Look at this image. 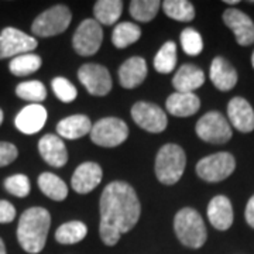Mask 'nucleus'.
Returning <instances> with one entry per match:
<instances>
[{
	"instance_id": "f257e3e1",
	"label": "nucleus",
	"mask_w": 254,
	"mask_h": 254,
	"mask_svg": "<svg viewBox=\"0 0 254 254\" xmlns=\"http://www.w3.org/2000/svg\"><path fill=\"white\" fill-rule=\"evenodd\" d=\"M100 226L102 242L115 246L123 233L130 232L140 218V200L130 184L110 182L100 195Z\"/></svg>"
},
{
	"instance_id": "f03ea898",
	"label": "nucleus",
	"mask_w": 254,
	"mask_h": 254,
	"mask_svg": "<svg viewBox=\"0 0 254 254\" xmlns=\"http://www.w3.org/2000/svg\"><path fill=\"white\" fill-rule=\"evenodd\" d=\"M51 215L44 208L27 209L18 220L17 240L21 249L30 254L40 253L46 246Z\"/></svg>"
},
{
	"instance_id": "7ed1b4c3",
	"label": "nucleus",
	"mask_w": 254,
	"mask_h": 254,
	"mask_svg": "<svg viewBox=\"0 0 254 254\" xmlns=\"http://www.w3.org/2000/svg\"><path fill=\"white\" fill-rule=\"evenodd\" d=\"M174 230L178 240L190 249H200L208 237L203 219L192 208H182L175 215Z\"/></svg>"
},
{
	"instance_id": "20e7f679",
	"label": "nucleus",
	"mask_w": 254,
	"mask_h": 254,
	"mask_svg": "<svg viewBox=\"0 0 254 254\" xmlns=\"http://www.w3.org/2000/svg\"><path fill=\"white\" fill-rule=\"evenodd\" d=\"M187 165V155L178 144L163 145L155 157V175L164 185H174L181 180Z\"/></svg>"
},
{
	"instance_id": "39448f33",
	"label": "nucleus",
	"mask_w": 254,
	"mask_h": 254,
	"mask_svg": "<svg viewBox=\"0 0 254 254\" xmlns=\"http://www.w3.org/2000/svg\"><path fill=\"white\" fill-rule=\"evenodd\" d=\"M71 20V10L64 4H57L37 16L31 24V31L37 37L57 36L69 27Z\"/></svg>"
},
{
	"instance_id": "423d86ee",
	"label": "nucleus",
	"mask_w": 254,
	"mask_h": 254,
	"mask_svg": "<svg viewBox=\"0 0 254 254\" xmlns=\"http://www.w3.org/2000/svg\"><path fill=\"white\" fill-rule=\"evenodd\" d=\"M236 168L235 157L227 153H216V154L203 157L196 164V174L200 180L206 182H220L229 178Z\"/></svg>"
},
{
	"instance_id": "0eeeda50",
	"label": "nucleus",
	"mask_w": 254,
	"mask_h": 254,
	"mask_svg": "<svg viewBox=\"0 0 254 254\" xmlns=\"http://www.w3.org/2000/svg\"><path fill=\"white\" fill-rule=\"evenodd\" d=\"M92 143L100 147H116L126 141L128 137V127L118 118H103L96 122L91 130Z\"/></svg>"
},
{
	"instance_id": "6e6552de",
	"label": "nucleus",
	"mask_w": 254,
	"mask_h": 254,
	"mask_svg": "<svg viewBox=\"0 0 254 254\" xmlns=\"http://www.w3.org/2000/svg\"><path fill=\"white\" fill-rule=\"evenodd\" d=\"M195 131L200 140L212 144H225L232 138V127L219 112H208L198 120Z\"/></svg>"
},
{
	"instance_id": "1a4fd4ad",
	"label": "nucleus",
	"mask_w": 254,
	"mask_h": 254,
	"mask_svg": "<svg viewBox=\"0 0 254 254\" xmlns=\"http://www.w3.org/2000/svg\"><path fill=\"white\" fill-rule=\"evenodd\" d=\"M103 30L95 18H86L78 26L72 37L73 50L82 57H91L99 51Z\"/></svg>"
},
{
	"instance_id": "9d476101",
	"label": "nucleus",
	"mask_w": 254,
	"mask_h": 254,
	"mask_svg": "<svg viewBox=\"0 0 254 254\" xmlns=\"http://www.w3.org/2000/svg\"><path fill=\"white\" fill-rule=\"evenodd\" d=\"M131 118L138 127L148 133H161L167 128L168 119L158 105L150 102H137L131 108Z\"/></svg>"
},
{
	"instance_id": "9b49d317",
	"label": "nucleus",
	"mask_w": 254,
	"mask_h": 254,
	"mask_svg": "<svg viewBox=\"0 0 254 254\" xmlns=\"http://www.w3.org/2000/svg\"><path fill=\"white\" fill-rule=\"evenodd\" d=\"M37 47V40L14 27L3 28L0 33V60L28 54Z\"/></svg>"
},
{
	"instance_id": "f8f14e48",
	"label": "nucleus",
	"mask_w": 254,
	"mask_h": 254,
	"mask_svg": "<svg viewBox=\"0 0 254 254\" xmlns=\"http://www.w3.org/2000/svg\"><path fill=\"white\" fill-rule=\"evenodd\" d=\"M78 79L93 96H105L112 89L109 71L99 64H85L78 71Z\"/></svg>"
},
{
	"instance_id": "ddd939ff",
	"label": "nucleus",
	"mask_w": 254,
	"mask_h": 254,
	"mask_svg": "<svg viewBox=\"0 0 254 254\" xmlns=\"http://www.w3.org/2000/svg\"><path fill=\"white\" fill-rule=\"evenodd\" d=\"M223 21L233 31L239 46H252L254 43V23L246 13L237 9H227L223 13Z\"/></svg>"
},
{
	"instance_id": "4468645a",
	"label": "nucleus",
	"mask_w": 254,
	"mask_h": 254,
	"mask_svg": "<svg viewBox=\"0 0 254 254\" xmlns=\"http://www.w3.org/2000/svg\"><path fill=\"white\" fill-rule=\"evenodd\" d=\"M227 116L232 126L240 133H250L254 130V110L245 98L236 96L229 102Z\"/></svg>"
},
{
	"instance_id": "2eb2a0df",
	"label": "nucleus",
	"mask_w": 254,
	"mask_h": 254,
	"mask_svg": "<svg viewBox=\"0 0 254 254\" xmlns=\"http://www.w3.org/2000/svg\"><path fill=\"white\" fill-rule=\"evenodd\" d=\"M47 110L41 105H28L20 110L14 119V125L23 134H36L47 122Z\"/></svg>"
},
{
	"instance_id": "dca6fc26",
	"label": "nucleus",
	"mask_w": 254,
	"mask_h": 254,
	"mask_svg": "<svg viewBox=\"0 0 254 254\" xmlns=\"http://www.w3.org/2000/svg\"><path fill=\"white\" fill-rule=\"evenodd\" d=\"M102 177H103V171L99 164L83 163L72 174L71 187L78 193H89L99 185Z\"/></svg>"
},
{
	"instance_id": "f3484780",
	"label": "nucleus",
	"mask_w": 254,
	"mask_h": 254,
	"mask_svg": "<svg viewBox=\"0 0 254 254\" xmlns=\"http://www.w3.org/2000/svg\"><path fill=\"white\" fill-rule=\"evenodd\" d=\"M38 151L43 160L55 168H61L68 161V151L63 138L55 134H46L41 137L38 141Z\"/></svg>"
},
{
	"instance_id": "a211bd4d",
	"label": "nucleus",
	"mask_w": 254,
	"mask_h": 254,
	"mask_svg": "<svg viewBox=\"0 0 254 254\" xmlns=\"http://www.w3.org/2000/svg\"><path fill=\"white\" fill-rule=\"evenodd\" d=\"M147 64L141 57H131L119 68V81L125 89L137 88L144 82L147 76Z\"/></svg>"
},
{
	"instance_id": "6ab92c4d",
	"label": "nucleus",
	"mask_w": 254,
	"mask_h": 254,
	"mask_svg": "<svg viewBox=\"0 0 254 254\" xmlns=\"http://www.w3.org/2000/svg\"><path fill=\"white\" fill-rule=\"evenodd\" d=\"M208 218L210 225L218 230H227L233 225V206L229 198L218 195L209 202Z\"/></svg>"
},
{
	"instance_id": "aec40b11",
	"label": "nucleus",
	"mask_w": 254,
	"mask_h": 254,
	"mask_svg": "<svg viewBox=\"0 0 254 254\" xmlns=\"http://www.w3.org/2000/svg\"><path fill=\"white\" fill-rule=\"evenodd\" d=\"M209 76H210L212 83L218 88L219 91H230L236 86L237 83L236 69L223 57H216L212 61Z\"/></svg>"
},
{
	"instance_id": "412c9836",
	"label": "nucleus",
	"mask_w": 254,
	"mask_h": 254,
	"mask_svg": "<svg viewBox=\"0 0 254 254\" xmlns=\"http://www.w3.org/2000/svg\"><path fill=\"white\" fill-rule=\"evenodd\" d=\"M203 83H205V73L200 68L192 64L182 65L173 78V86L175 88V92H182V93H193V91L199 89Z\"/></svg>"
},
{
	"instance_id": "4be33fe9",
	"label": "nucleus",
	"mask_w": 254,
	"mask_h": 254,
	"mask_svg": "<svg viewBox=\"0 0 254 254\" xmlns=\"http://www.w3.org/2000/svg\"><path fill=\"white\" fill-rule=\"evenodd\" d=\"M167 110L177 118H188L195 115L200 108V100L195 93L174 92L167 99Z\"/></svg>"
},
{
	"instance_id": "5701e85b",
	"label": "nucleus",
	"mask_w": 254,
	"mask_h": 254,
	"mask_svg": "<svg viewBox=\"0 0 254 254\" xmlns=\"http://www.w3.org/2000/svg\"><path fill=\"white\" fill-rule=\"evenodd\" d=\"M92 123L91 119L85 115H73L69 118L63 119L57 125V133L63 138L76 140L91 133Z\"/></svg>"
},
{
	"instance_id": "b1692460",
	"label": "nucleus",
	"mask_w": 254,
	"mask_h": 254,
	"mask_svg": "<svg viewBox=\"0 0 254 254\" xmlns=\"http://www.w3.org/2000/svg\"><path fill=\"white\" fill-rule=\"evenodd\" d=\"M122 10L123 1L120 0H99L93 6V14L99 24L113 26L122 16Z\"/></svg>"
},
{
	"instance_id": "393cba45",
	"label": "nucleus",
	"mask_w": 254,
	"mask_h": 254,
	"mask_svg": "<svg viewBox=\"0 0 254 254\" xmlns=\"http://www.w3.org/2000/svg\"><path fill=\"white\" fill-rule=\"evenodd\" d=\"M38 187L41 192L53 200H64L68 196L66 184L55 174L43 173L38 177Z\"/></svg>"
},
{
	"instance_id": "a878e982",
	"label": "nucleus",
	"mask_w": 254,
	"mask_h": 254,
	"mask_svg": "<svg viewBox=\"0 0 254 254\" xmlns=\"http://www.w3.org/2000/svg\"><path fill=\"white\" fill-rule=\"evenodd\" d=\"M88 235V227L79 220L66 222L57 229L55 240L61 245H75L83 240Z\"/></svg>"
},
{
	"instance_id": "bb28decb",
	"label": "nucleus",
	"mask_w": 254,
	"mask_h": 254,
	"mask_svg": "<svg viewBox=\"0 0 254 254\" xmlns=\"http://www.w3.org/2000/svg\"><path fill=\"white\" fill-rule=\"evenodd\" d=\"M141 37V28L134 23L123 21L119 23L116 27L113 28L112 33V43L116 48H126L137 43Z\"/></svg>"
},
{
	"instance_id": "cd10ccee",
	"label": "nucleus",
	"mask_w": 254,
	"mask_h": 254,
	"mask_svg": "<svg viewBox=\"0 0 254 254\" xmlns=\"http://www.w3.org/2000/svg\"><path fill=\"white\" fill-rule=\"evenodd\" d=\"M164 13L173 20L188 23L195 17V9L190 1L187 0H165L161 3Z\"/></svg>"
},
{
	"instance_id": "c85d7f7f",
	"label": "nucleus",
	"mask_w": 254,
	"mask_h": 254,
	"mask_svg": "<svg viewBox=\"0 0 254 254\" xmlns=\"http://www.w3.org/2000/svg\"><path fill=\"white\" fill-rule=\"evenodd\" d=\"M41 58L36 54H23L14 57L9 64L10 72L16 76H26L30 73H34L41 68Z\"/></svg>"
},
{
	"instance_id": "c756f323",
	"label": "nucleus",
	"mask_w": 254,
	"mask_h": 254,
	"mask_svg": "<svg viewBox=\"0 0 254 254\" xmlns=\"http://www.w3.org/2000/svg\"><path fill=\"white\" fill-rule=\"evenodd\" d=\"M177 65V46L174 41H167L154 57V68L157 72L170 73Z\"/></svg>"
},
{
	"instance_id": "7c9ffc66",
	"label": "nucleus",
	"mask_w": 254,
	"mask_h": 254,
	"mask_svg": "<svg viewBox=\"0 0 254 254\" xmlns=\"http://www.w3.org/2000/svg\"><path fill=\"white\" fill-rule=\"evenodd\" d=\"M160 7H161V1L158 0H133L130 3L128 11L131 17L137 21L148 23L157 16Z\"/></svg>"
},
{
	"instance_id": "2f4dec72",
	"label": "nucleus",
	"mask_w": 254,
	"mask_h": 254,
	"mask_svg": "<svg viewBox=\"0 0 254 254\" xmlns=\"http://www.w3.org/2000/svg\"><path fill=\"white\" fill-rule=\"evenodd\" d=\"M16 95L20 99L27 100L40 105L43 100H46L47 98V89L46 86L43 85V82L40 81H27L18 83L16 88Z\"/></svg>"
},
{
	"instance_id": "473e14b6",
	"label": "nucleus",
	"mask_w": 254,
	"mask_h": 254,
	"mask_svg": "<svg viewBox=\"0 0 254 254\" xmlns=\"http://www.w3.org/2000/svg\"><path fill=\"white\" fill-rule=\"evenodd\" d=\"M181 46L185 54L190 55V57H196L203 50L202 36L195 28H185L181 33Z\"/></svg>"
},
{
	"instance_id": "72a5a7b5",
	"label": "nucleus",
	"mask_w": 254,
	"mask_h": 254,
	"mask_svg": "<svg viewBox=\"0 0 254 254\" xmlns=\"http://www.w3.org/2000/svg\"><path fill=\"white\" fill-rule=\"evenodd\" d=\"M51 86H53L55 96L64 103H71V102L76 99L78 91L72 85V82H69L66 78L57 76L51 82Z\"/></svg>"
},
{
	"instance_id": "f704fd0d",
	"label": "nucleus",
	"mask_w": 254,
	"mask_h": 254,
	"mask_svg": "<svg viewBox=\"0 0 254 254\" xmlns=\"http://www.w3.org/2000/svg\"><path fill=\"white\" fill-rule=\"evenodd\" d=\"M4 188L11 195L17 196V198H24L30 193L31 185H30V180L27 178V175L16 174V175H11L4 180Z\"/></svg>"
},
{
	"instance_id": "c9c22d12",
	"label": "nucleus",
	"mask_w": 254,
	"mask_h": 254,
	"mask_svg": "<svg viewBox=\"0 0 254 254\" xmlns=\"http://www.w3.org/2000/svg\"><path fill=\"white\" fill-rule=\"evenodd\" d=\"M18 155L17 147L7 141H0V167L11 164Z\"/></svg>"
},
{
	"instance_id": "e433bc0d",
	"label": "nucleus",
	"mask_w": 254,
	"mask_h": 254,
	"mask_svg": "<svg viewBox=\"0 0 254 254\" xmlns=\"http://www.w3.org/2000/svg\"><path fill=\"white\" fill-rule=\"evenodd\" d=\"M16 218V209L7 200H0V223H10Z\"/></svg>"
},
{
	"instance_id": "4c0bfd02",
	"label": "nucleus",
	"mask_w": 254,
	"mask_h": 254,
	"mask_svg": "<svg viewBox=\"0 0 254 254\" xmlns=\"http://www.w3.org/2000/svg\"><path fill=\"white\" fill-rule=\"evenodd\" d=\"M245 216H246V222H247V223L254 229V195L250 198V199H249L247 205H246Z\"/></svg>"
},
{
	"instance_id": "58836bf2",
	"label": "nucleus",
	"mask_w": 254,
	"mask_h": 254,
	"mask_svg": "<svg viewBox=\"0 0 254 254\" xmlns=\"http://www.w3.org/2000/svg\"><path fill=\"white\" fill-rule=\"evenodd\" d=\"M0 254H7L6 253V246L3 243V240L0 239Z\"/></svg>"
},
{
	"instance_id": "ea45409f",
	"label": "nucleus",
	"mask_w": 254,
	"mask_h": 254,
	"mask_svg": "<svg viewBox=\"0 0 254 254\" xmlns=\"http://www.w3.org/2000/svg\"><path fill=\"white\" fill-rule=\"evenodd\" d=\"M225 3H226V4H237L239 1H237V0H225Z\"/></svg>"
},
{
	"instance_id": "a19ab883",
	"label": "nucleus",
	"mask_w": 254,
	"mask_h": 254,
	"mask_svg": "<svg viewBox=\"0 0 254 254\" xmlns=\"http://www.w3.org/2000/svg\"><path fill=\"white\" fill-rule=\"evenodd\" d=\"M3 123V110L0 109V125Z\"/></svg>"
},
{
	"instance_id": "79ce46f5",
	"label": "nucleus",
	"mask_w": 254,
	"mask_h": 254,
	"mask_svg": "<svg viewBox=\"0 0 254 254\" xmlns=\"http://www.w3.org/2000/svg\"><path fill=\"white\" fill-rule=\"evenodd\" d=\"M252 65H253V68H254V51H253V55H252Z\"/></svg>"
}]
</instances>
